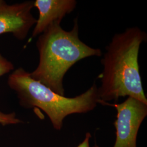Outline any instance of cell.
<instances>
[{"instance_id": "obj_1", "label": "cell", "mask_w": 147, "mask_h": 147, "mask_svg": "<svg viewBox=\"0 0 147 147\" xmlns=\"http://www.w3.org/2000/svg\"><path fill=\"white\" fill-rule=\"evenodd\" d=\"M146 39V33L137 27L128 28L112 38L101 59L104 70L99 76V104L127 96L147 105L138 65L140 46Z\"/></svg>"}, {"instance_id": "obj_2", "label": "cell", "mask_w": 147, "mask_h": 147, "mask_svg": "<svg viewBox=\"0 0 147 147\" xmlns=\"http://www.w3.org/2000/svg\"><path fill=\"white\" fill-rule=\"evenodd\" d=\"M74 22L71 31L64 30L61 23L56 22L39 36V63L30 73L32 79L63 96V79L69 69L82 59L102 55L100 49L90 47L80 39L78 19Z\"/></svg>"}, {"instance_id": "obj_3", "label": "cell", "mask_w": 147, "mask_h": 147, "mask_svg": "<svg viewBox=\"0 0 147 147\" xmlns=\"http://www.w3.org/2000/svg\"><path fill=\"white\" fill-rule=\"evenodd\" d=\"M7 84L16 92L22 107L42 110L57 131L62 129L63 121L67 116L89 112L100 102L98 87L95 82L84 93L68 98L57 94L32 79L30 73L21 67L16 69L9 75Z\"/></svg>"}, {"instance_id": "obj_4", "label": "cell", "mask_w": 147, "mask_h": 147, "mask_svg": "<svg viewBox=\"0 0 147 147\" xmlns=\"http://www.w3.org/2000/svg\"><path fill=\"white\" fill-rule=\"evenodd\" d=\"M117 111L114 123L116 130L113 147H137L138 130L147 116V105L131 97L121 104L105 103Z\"/></svg>"}, {"instance_id": "obj_5", "label": "cell", "mask_w": 147, "mask_h": 147, "mask_svg": "<svg viewBox=\"0 0 147 147\" xmlns=\"http://www.w3.org/2000/svg\"><path fill=\"white\" fill-rule=\"evenodd\" d=\"M33 7V1L9 5L0 0V35L11 33L18 40L25 39L37 21L31 13Z\"/></svg>"}, {"instance_id": "obj_6", "label": "cell", "mask_w": 147, "mask_h": 147, "mask_svg": "<svg viewBox=\"0 0 147 147\" xmlns=\"http://www.w3.org/2000/svg\"><path fill=\"white\" fill-rule=\"evenodd\" d=\"M75 0H36L34 7L39 12L35 26L32 31V38L41 34L47 28L56 22L61 23L63 18L75 8Z\"/></svg>"}, {"instance_id": "obj_7", "label": "cell", "mask_w": 147, "mask_h": 147, "mask_svg": "<svg viewBox=\"0 0 147 147\" xmlns=\"http://www.w3.org/2000/svg\"><path fill=\"white\" fill-rule=\"evenodd\" d=\"M22 121L16 117L15 112L4 113L0 111V124L5 126L9 125H16L21 123Z\"/></svg>"}, {"instance_id": "obj_8", "label": "cell", "mask_w": 147, "mask_h": 147, "mask_svg": "<svg viewBox=\"0 0 147 147\" xmlns=\"http://www.w3.org/2000/svg\"><path fill=\"white\" fill-rule=\"evenodd\" d=\"M13 70H14L13 63L0 54V77Z\"/></svg>"}, {"instance_id": "obj_9", "label": "cell", "mask_w": 147, "mask_h": 147, "mask_svg": "<svg viewBox=\"0 0 147 147\" xmlns=\"http://www.w3.org/2000/svg\"><path fill=\"white\" fill-rule=\"evenodd\" d=\"M92 138V135L90 132H87L84 141L81 142L80 144L77 146V147H91L90 144V140ZM99 147L97 144H95L93 147Z\"/></svg>"}]
</instances>
